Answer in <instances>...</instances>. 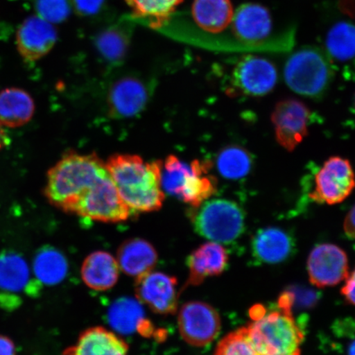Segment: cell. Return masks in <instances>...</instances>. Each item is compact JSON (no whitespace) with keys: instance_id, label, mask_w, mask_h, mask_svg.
Instances as JSON below:
<instances>
[{"instance_id":"1","label":"cell","mask_w":355,"mask_h":355,"mask_svg":"<svg viewBox=\"0 0 355 355\" xmlns=\"http://www.w3.org/2000/svg\"><path fill=\"white\" fill-rule=\"evenodd\" d=\"M162 161L146 162L137 155H114L106 170L132 212L161 209L165 193L162 186Z\"/></svg>"},{"instance_id":"2","label":"cell","mask_w":355,"mask_h":355,"mask_svg":"<svg viewBox=\"0 0 355 355\" xmlns=\"http://www.w3.org/2000/svg\"><path fill=\"white\" fill-rule=\"evenodd\" d=\"M106 174L105 163L96 154L67 153L48 171L44 195L53 206L73 213L80 198Z\"/></svg>"},{"instance_id":"3","label":"cell","mask_w":355,"mask_h":355,"mask_svg":"<svg viewBox=\"0 0 355 355\" xmlns=\"http://www.w3.org/2000/svg\"><path fill=\"white\" fill-rule=\"evenodd\" d=\"M295 295L285 292L278 300V309L252 318L246 327L248 339L261 355H300L304 333L293 316Z\"/></svg>"},{"instance_id":"4","label":"cell","mask_w":355,"mask_h":355,"mask_svg":"<svg viewBox=\"0 0 355 355\" xmlns=\"http://www.w3.org/2000/svg\"><path fill=\"white\" fill-rule=\"evenodd\" d=\"M209 164L194 159L186 162L174 155L162 162V186L168 194L196 208L216 193L217 181L208 175Z\"/></svg>"},{"instance_id":"5","label":"cell","mask_w":355,"mask_h":355,"mask_svg":"<svg viewBox=\"0 0 355 355\" xmlns=\"http://www.w3.org/2000/svg\"><path fill=\"white\" fill-rule=\"evenodd\" d=\"M284 78L287 86L297 94L321 99L334 78V67L329 55L322 49L306 46L288 58Z\"/></svg>"},{"instance_id":"6","label":"cell","mask_w":355,"mask_h":355,"mask_svg":"<svg viewBox=\"0 0 355 355\" xmlns=\"http://www.w3.org/2000/svg\"><path fill=\"white\" fill-rule=\"evenodd\" d=\"M232 25L239 48L243 51H286L293 46L291 33L270 37L272 17L260 4H242L234 13Z\"/></svg>"},{"instance_id":"7","label":"cell","mask_w":355,"mask_h":355,"mask_svg":"<svg viewBox=\"0 0 355 355\" xmlns=\"http://www.w3.org/2000/svg\"><path fill=\"white\" fill-rule=\"evenodd\" d=\"M193 227L201 236L216 243H228L243 232L245 216L236 202L227 199H209L193 208Z\"/></svg>"},{"instance_id":"8","label":"cell","mask_w":355,"mask_h":355,"mask_svg":"<svg viewBox=\"0 0 355 355\" xmlns=\"http://www.w3.org/2000/svg\"><path fill=\"white\" fill-rule=\"evenodd\" d=\"M73 214L105 223H119L130 218L132 211L108 173L80 198Z\"/></svg>"},{"instance_id":"9","label":"cell","mask_w":355,"mask_h":355,"mask_svg":"<svg viewBox=\"0 0 355 355\" xmlns=\"http://www.w3.org/2000/svg\"><path fill=\"white\" fill-rule=\"evenodd\" d=\"M309 198L318 204L336 205L345 201L355 188V175L347 159L332 157L324 162L315 175Z\"/></svg>"},{"instance_id":"10","label":"cell","mask_w":355,"mask_h":355,"mask_svg":"<svg viewBox=\"0 0 355 355\" xmlns=\"http://www.w3.org/2000/svg\"><path fill=\"white\" fill-rule=\"evenodd\" d=\"M220 325L219 313L203 302H188L182 306L178 315L182 338L194 347H204L212 343L219 334Z\"/></svg>"},{"instance_id":"11","label":"cell","mask_w":355,"mask_h":355,"mask_svg":"<svg viewBox=\"0 0 355 355\" xmlns=\"http://www.w3.org/2000/svg\"><path fill=\"white\" fill-rule=\"evenodd\" d=\"M277 83L276 67L261 57H243L233 69L232 87L236 95L263 96L272 92Z\"/></svg>"},{"instance_id":"12","label":"cell","mask_w":355,"mask_h":355,"mask_svg":"<svg viewBox=\"0 0 355 355\" xmlns=\"http://www.w3.org/2000/svg\"><path fill=\"white\" fill-rule=\"evenodd\" d=\"M311 113L300 101L286 99L278 102L272 114L277 143L293 152L309 133Z\"/></svg>"},{"instance_id":"13","label":"cell","mask_w":355,"mask_h":355,"mask_svg":"<svg viewBox=\"0 0 355 355\" xmlns=\"http://www.w3.org/2000/svg\"><path fill=\"white\" fill-rule=\"evenodd\" d=\"M137 300L161 315L175 314L179 304L178 281L163 272H149L136 278Z\"/></svg>"},{"instance_id":"14","label":"cell","mask_w":355,"mask_h":355,"mask_svg":"<svg viewBox=\"0 0 355 355\" xmlns=\"http://www.w3.org/2000/svg\"><path fill=\"white\" fill-rule=\"evenodd\" d=\"M308 272L310 282L315 286L338 285L349 276L348 257L335 244H319L309 257Z\"/></svg>"},{"instance_id":"15","label":"cell","mask_w":355,"mask_h":355,"mask_svg":"<svg viewBox=\"0 0 355 355\" xmlns=\"http://www.w3.org/2000/svg\"><path fill=\"white\" fill-rule=\"evenodd\" d=\"M17 46L26 61H37L50 52L57 41L54 26L39 16L28 17L17 30Z\"/></svg>"},{"instance_id":"16","label":"cell","mask_w":355,"mask_h":355,"mask_svg":"<svg viewBox=\"0 0 355 355\" xmlns=\"http://www.w3.org/2000/svg\"><path fill=\"white\" fill-rule=\"evenodd\" d=\"M150 88L141 79L124 78L110 89L108 107L111 116L131 118L141 112L150 98Z\"/></svg>"},{"instance_id":"17","label":"cell","mask_w":355,"mask_h":355,"mask_svg":"<svg viewBox=\"0 0 355 355\" xmlns=\"http://www.w3.org/2000/svg\"><path fill=\"white\" fill-rule=\"evenodd\" d=\"M187 286H198L208 277L219 276L228 264V254L219 243L207 242L191 252Z\"/></svg>"},{"instance_id":"18","label":"cell","mask_w":355,"mask_h":355,"mask_svg":"<svg viewBox=\"0 0 355 355\" xmlns=\"http://www.w3.org/2000/svg\"><path fill=\"white\" fill-rule=\"evenodd\" d=\"M128 345L121 336L103 327L88 328L63 355H128Z\"/></svg>"},{"instance_id":"19","label":"cell","mask_w":355,"mask_h":355,"mask_svg":"<svg viewBox=\"0 0 355 355\" xmlns=\"http://www.w3.org/2000/svg\"><path fill=\"white\" fill-rule=\"evenodd\" d=\"M294 250V242L285 230L269 227L259 230L252 241V252L257 261L268 264L283 263Z\"/></svg>"},{"instance_id":"20","label":"cell","mask_w":355,"mask_h":355,"mask_svg":"<svg viewBox=\"0 0 355 355\" xmlns=\"http://www.w3.org/2000/svg\"><path fill=\"white\" fill-rule=\"evenodd\" d=\"M117 261L119 268L128 276L139 277L152 272L157 265V250L145 239L140 238L128 239L119 248Z\"/></svg>"},{"instance_id":"21","label":"cell","mask_w":355,"mask_h":355,"mask_svg":"<svg viewBox=\"0 0 355 355\" xmlns=\"http://www.w3.org/2000/svg\"><path fill=\"white\" fill-rule=\"evenodd\" d=\"M121 268L117 259L105 251H96L83 261L81 276L88 287L96 291H106L114 287Z\"/></svg>"},{"instance_id":"22","label":"cell","mask_w":355,"mask_h":355,"mask_svg":"<svg viewBox=\"0 0 355 355\" xmlns=\"http://www.w3.org/2000/svg\"><path fill=\"white\" fill-rule=\"evenodd\" d=\"M111 327L123 334L137 331L141 336H153L155 328L144 316V311L139 302L122 298L111 305L108 312Z\"/></svg>"},{"instance_id":"23","label":"cell","mask_w":355,"mask_h":355,"mask_svg":"<svg viewBox=\"0 0 355 355\" xmlns=\"http://www.w3.org/2000/svg\"><path fill=\"white\" fill-rule=\"evenodd\" d=\"M234 8L230 0H194L192 15L200 28L217 34L232 25Z\"/></svg>"},{"instance_id":"24","label":"cell","mask_w":355,"mask_h":355,"mask_svg":"<svg viewBox=\"0 0 355 355\" xmlns=\"http://www.w3.org/2000/svg\"><path fill=\"white\" fill-rule=\"evenodd\" d=\"M35 112L33 97L19 88H8L0 92V125L8 128L24 126Z\"/></svg>"},{"instance_id":"25","label":"cell","mask_w":355,"mask_h":355,"mask_svg":"<svg viewBox=\"0 0 355 355\" xmlns=\"http://www.w3.org/2000/svg\"><path fill=\"white\" fill-rule=\"evenodd\" d=\"M33 272L40 285L52 286L63 282L69 270L65 256L56 248L46 246L33 260Z\"/></svg>"},{"instance_id":"26","label":"cell","mask_w":355,"mask_h":355,"mask_svg":"<svg viewBox=\"0 0 355 355\" xmlns=\"http://www.w3.org/2000/svg\"><path fill=\"white\" fill-rule=\"evenodd\" d=\"M33 282L29 265L24 257L11 251L0 254V290L12 294L19 293L26 290Z\"/></svg>"},{"instance_id":"27","label":"cell","mask_w":355,"mask_h":355,"mask_svg":"<svg viewBox=\"0 0 355 355\" xmlns=\"http://www.w3.org/2000/svg\"><path fill=\"white\" fill-rule=\"evenodd\" d=\"M184 0H125L132 15L144 19L153 28H162Z\"/></svg>"},{"instance_id":"28","label":"cell","mask_w":355,"mask_h":355,"mask_svg":"<svg viewBox=\"0 0 355 355\" xmlns=\"http://www.w3.org/2000/svg\"><path fill=\"white\" fill-rule=\"evenodd\" d=\"M254 159L248 150L241 146L232 145L222 149L217 155L216 166L225 179L238 180L250 174Z\"/></svg>"},{"instance_id":"29","label":"cell","mask_w":355,"mask_h":355,"mask_svg":"<svg viewBox=\"0 0 355 355\" xmlns=\"http://www.w3.org/2000/svg\"><path fill=\"white\" fill-rule=\"evenodd\" d=\"M327 55L338 62H347L355 58V26L340 21L333 26L327 34Z\"/></svg>"},{"instance_id":"30","label":"cell","mask_w":355,"mask_h":355,"mask_svg":"<svg viewBox=\"0 0 355 355\" xmlns=\"http://www.w3.org/2000/svg\"><path fill=\"white\" fill-rule=\"evenodd\" d=\"M96 46L106 60L118 62L125 55L128 38L121 31L110 29L99 35Z\"/></svg>"},{"instance_id":"31","label":"cell","mask_w":355,"mask_h":355,"mask_svg":"<svg viewBox=\"0 0 355 355\" xmlns=\"http://www.w3.org/2000/svg\"><path fill=\"white\" fill-rule=\"evenodd\" d=\"M213 355H261L248 339L246 327L230 333L222 339Z\"/></svg>"},{"instance_id":"32","label":"cell","mask_w":355,"mask_h":355,"mask_svg":"<svg viewBox=\"0 0 355 355\" xmlns=\"http://www.w3.org/2000/svg\"><path fill=\"white\" fill-rule=\"evenodd\" d=\"M72 3L71 0H37L35 10L39 17L51 22L60 24L68 19Z\"/></svg>"},{"instance_id":"33","label":"cell","mask_w":355,"mask_h":355,"mask_svg":"<svg viewBox=\"0 0 355 355\" xmlns=\"http://www.w3.org/2000/svg\"><path fill=\"white\" fill-rule=\"evenodd\" d=\"M71 3L80 15L91 16L100 11L105 0H71Z\"/></svg>"},{"instance_id":"34","label":"cell","mask_w":355,"mask_h":355,"mask_svg":"<svg viewBox=\"0 0 355 355\" xmlns=\"http://www.w3.org/2000/svg\"><path fill=\"white\" fill-rule=\"evenodd\" d=\"M345 284L341 291L346 300L355 306V269L352 274H349L347 278L345 279Z\"/></svg>"},{"instance_id":"35","label":"cell","mask_w":355,"mask_h":355,"mask_svg":"<svg viewBox=\"0 0 355 355\" xmlns=\"http://www.w3.org/2000/svg\"><path fill=\"white\" fill-rule=\"evenodd\" d=\"M0 355H17L15 343L10 337L1 334H0Z\"/></svg>"},{"instance_id":"36","label":"cell","mask_w":355,"mask_h":355,"mask_svg":"<svg viewBox=\"0 0 355 355\" xmlns=\"http://www.w3.org/2000/svg\"><path fill=\"white\" fill-rule=\"evenodd\" d=\"M343 227L346 236L355 239V205L346 216Z\"/></svg>"},{"instance_id":"37","label":"cell","mask_w":355,"mask_h":355,"mask_svg":"<svg viewBox=\"0 0 355 355\" xmlns=\"http://www.w3.org/2000/svg\"><path fill=\"white\" fill-rule=\"evenodd\" d=\"M8 141H10V139H8L6 131H4L2 126L0 125V150L7 146L8 144Z\"/></svg>"},{"instance_id":"38","label":"cell","mask_w":355,"mask_h":355,"mask_svg":"<svg viewBox=\"0 0 355 355\" xmlns=\"http://www.w3.org/2000/svg\"><path fill=\"white\" fill-rule=\"evenodd\" d=\"M347 355H355V337L349 341L347 347Z\"/></svg>"},{"instance_id":"39","label":"cell","mask_w":355,"mask_h":355,"mask_svg":"<svg viewBox=\"0 0 355 355\" xmlns=\"http://www.w3.org/2000/svg\"><path fill=\"white\" fill-rule=\"evenodd\" d=\"M354 113H355V97H354Z\"/></svg>"}]
</instances>
